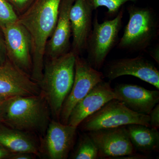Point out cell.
<instances>
[{"label": "cell", "mask_w": 159, "mask_h": 159, "mask_svg": "<svg viewBox=\"0 0 159 159\" xmlns=\"http://www.w3.org/2000/svg\"><path fill=\"white\" fill-rule=\"evenodd\" d=\"M159 47H157L155 48L154 49L153 51L150 53V55H151L152 57H153L158 64L159 63Z\"/></svg>", "instance_id": "obj_27"}, {"label": "cell", "mask_w": 159, "mask_h": 159, "mask_svg": "<svg viewBox=\"0 0 159 159\" xmlns=\"http://www.w3.org/2000/svg\"><path fill=\"white\" fill-rule=\"evenodd\" d=\"M88 132L98 149L99 158L118 159L136 153L125 126Z\"/></svg>", "instance_id": "obj_9"}, {"label": "cell", "mask_w": 159, "mask_h": 159, "mask_svg": "<svg viewBox=\"0 0 159 159\" xmlns=\"http://www.w3.org/2000/svg\"><path fill=\"white\" fill-rule=\"evenodd\" d=\"M7 59L5 36L2 29L0 28V66L3 65Z\"/></svg>", "instance_id": "obj_24"}, {"label": "cell", "mask_w": 159, "mask_h": 159, "mask_svg": "<svg viewBox=\"0 0 159 159\" xmlns=\"http://www.w3.org/2000/svg\"><path fill=\"white\" fill-rule=\"evenodd\" d=\"M61 0H35L19 16L18 21L30 35L32 48L31 77L39 83L43 77L47 44L54 33Z\"/></svg>", "instance_id": "obj_1"}, {"label": "cell", "mask_w": 159, "mask_h": 159, "mask_svg": "<svg viewBox=\"0 0 159 159\" xmlns=\"http://www.w3.org/2000/svg\"><path fill=\"white\" fill-rule=\"evenodd\" d=\"M76 56L70 51L44 61L42 78L38 84L48 103L51 116L57 121H60L63 104L74 83Z\"/></svg>", "instance_id": "obj_3"}, {"label": "cell", "mask_w": 159, "mask_h": 159, "mask_svg": "<svg viewBox=\"0 0 159 159\" xmlns=\"http://www.w3.org/2000/svg\"><path fill=\"white\" fill-rule=\"evenodd\" d=\"M41 93L39 84L14 66L8 58L0 66V102L14 97L34 96Z\"/></svg>", "instance_id": "obj_11"}, {"label": "cell", "mask_w": 159, "mask_h": 159, "mask_svg": "<svg viewBox=\"0 0 159 159\" xmlns=\"http://www.w3.org/2000/svg\"><path fill=\"white\" fill-rule=\"evenodd\" d=\"M51 110L42 93L2 102L0 123L43 137L51 122Z\"/></svg>", "instance_id": "obj_2"}, {"label": "cell", "mask_w": 159, "mask_h": 159, "mask_svg": "<svg viewBox=\"0 0 159 159\" xmlns=\"http://www.w3.org/2000/svg\"><path fill=\"white\" fill-rule=\"evenodd\" d=\"M75 0H61L54 33L49 40L45 57L53 59L70 51L71 28L70 11Z\"/></svg>", "instance_id": "obj_14"}, {"label": "cell", "mask_w": 159, "mask_h": 159, "mask_svg": "<svg viewBox=\"0 0 159 159\" xmlns=\"http://www.w3.org/2000/svg\"><path fill=\"white\" fill-rule=\"evenodd\" d=\"M36 136L0 123V145L11 153L26 152L40 156V141Z\"/></svg>", "instance_id": "obj_17"}, {"label": "cell", "mask_w": 159, "mask_h": 159, "mask_svg": "<svg viewBox=\"0 0 159 159\" xmlns=\"http://www.w3.org/2000/svg\"><path fill=\"white\" fill-rule=\"evenodd\" d=\"M71 157L74 159L99 158L98 149L88 134H84L80 136Z\"/></svg>", "instance_id": "obj_19"}, {"label": "cell", "mask_w": 159, "mask_h": 159, "mask_svg": "<svg viewBox=\"0 0 159 159\" xmlns=\"http://www.w3.org/2000/svg\"><path fill=\"white\" fill-rule=\"evenodd\" d=\"M11 152L0 145V159H10Z\"/></svg>", "instance_id": "obj_26"}, {"label": "cell", "mask_w": 159, "mask_h": 159, "mask_svg": "<svg viewBox=\"0 0 159 159\" xmlns=\"http://www.w3.org/2000/svg\"><path fill=\"white\" fill-rule=\"evenodd\" d=\"M129 137L136 150L144 152L159 150L158 129L141 124L126 125Z\"/></svg>", "instance_id": "obj_18"}, {"label": "cell", "mask_w": 159, "mask_h": 159, "mask_svg": "<svg viewBox=\"0 0 159 159\" xmlns=\"http://www.w3.org/2000/svg\"><path fill=\"white\" fill-rule=\"evenodd\" d=\"M148 116L149 117V124L151 127L155 129H158L159 128V103L157 104L152 109Z\"/></svg>", "instance_id": "obj_23"}, {"label": "cell", "mask_w": 159, "mask_h": 159, "mask_svg": "<svg viewBox=\"0 0 159 159\" xmlns=\"http://www.w3.org/2000/svg\"><path fill=\"white\" fill-rule=\"evenodd\" d=\"M19 16L6 0H0V28L2 29L18 21Z\"/></svg>", "instance_id": "obj_21"}, {"label": "cell", "mask_w": 159, "mask_h": 159, "mask_svg": "<svg viewBox=\"0 0 159 159\" xmlns=\"http://www.w3.org/2000/svg\"><path fill=\"white\" fill-rule=\"evenodd\" d=\"M1 108H2V102H0V119H1Z\"/></svg>", "instance_id": "obj_28"}, {"label": "cell", "mask_w": 159, "mask_h": 159, "mask_svg": "<svg viewBox=\"0 0 159 159\" xmlns=\"http://www.w3.org/2000/svg\"><path fill=\"white\" fill-rule=\"evenodd\" d=\"M36 156L33 154L20 152L11 154L10 159H34Z\"/></svg>", "instance_id": "obj_25"}, {"label": "cell", "mask_w": 159, "mask_h": 159, "mask_svg": "<svg viewBox=\"0 0 159 159\" xmlns=\"http://www.w3.org/2000/svg\"><path fill=\"white\" fill-rule=\"evenodd\" d=\"M102 72L94 69L84 58L76 55L74 83L63 104L60 122L67 124L74 107L88 94L95 85L103 80Z\"/></svg>", "instance_id": "obj_7"}, {"label": "cell", "mask_w": 159, "mask_h": 159, "mask_svg": "<svg viewBox=\"0 0 159 159\" xmlns=\"http://www.w3.org/2000/svg\"><path fill=\"white\" fill-rule=\"evenodd\" d=\"M123 16V10L121 9L113 19L99 23L98 14L95 15L85 51L88 53L87 61L97 70L102 67L107 55L118 42Z\"/></svg>", "instance_id": "obj_5"}, {"label": "cell", "mask_w": 159, "mask_h": 159, "mask_svg": "<svg viewBox=\"0 0 159 159\" xmlns=\"http://www.w3.org/2000/svg\"><path fill=\"white\" fill-rule=\"evenodd\" d=\"M93 10L99 7H105L108 10L107 14L110 16L118 14L120 8L129 2H135L136 0H87Z\"/></svg>", "instance_id": "obj_20"}, {"label": "cell", "mask_w": 159, "mask_h": 159, "mask_svg": "<svg viewBox=\"0 0 159 159\" xmlns=\"http://www.w3.org/2000/svg\"><path fill=\"white\" fill-rule=\"evenodd\" d=\"M87 0H75L70 11V51L80 56L85 51L87 42L93 28V11Z\"/></svg>", "instance_id": "obj_13"}, {"label": "cell", "mask_w": 159, "mask_h": 159, "mask_svg": "<svg viewBox=\"0 0 159 159\" xmlns=\"http://www.w3.org/2000/svg\"><path fill=\"white\" fill-rule=\"evenodd\" d=\"M7 58L14 66L31 77L32 48L28 31L18 21L2 29Z\"/></svg>", "instance_id": "obj_8"}, {"label": "cell", "mask_w": 159, "mask_h": 159, "mask_svg": "<svg viewBox=\"0 0 159 159\" xmlns=\"http://www.w3.org/2000/svg\"><path fill=\"white\" fill-rule=\"evenodd\" d=\"M103 74L110 81L121 76H134L159 90L158 70L152 63L142 56L111 61L105 66Z\"/></svg>", "instance_id": "obj_12"}, {"label": "cell", "mask_w": 159, "mask_h": 159, "mask_svg": "<svg viewBox=\"0 0 159 159\" xmlns=\"http://www.w3.org/2000/svg\"><path fill=\"white\" fill-rule=\"evenodd\" d=\"M127 11L129 19L117 47L128 51H145L158 34L157 16L147 7L131 6Z\"/></svg>", "instance_id": "obj_4"}, {"label": "cell", "mask_w": 159, "mask_h": 159, "mask_svg": "<svg viewBox=\"0 0 159 159\" xmlns=\"http://www.w3.org/2000/svg\"><path fill=\"white\" fill-rule=\"evenodd\" d=\"M77 127L52 119L40 142V154L50 159H66L73 149Z\"/></svg>", "instance_id": "obj_10"}, {"label": "cell", "mask_w": 159, "mask_h": 159, "mask_svg": "<svg viewBox=\"0 0 159 159\" xmlns=\"http://www.w3.org/2000/svg\"><path fill=\"white\" fill-rule=\"evenodd\" d=\"M11 5L18 16L30 8L35 0H6Z\"/></svg>", "instance_id": "obj_22"}, {"label": "cell", "mask_w": 159, "mask_h": 159, "mask_svg": "<svg viewBox=\"0 0 159 159\" xmlns=\"http://www.w3.org/2000/svg\"><path fill=\"white\" fill-rule=\"evenodd\" d=\"M134 124L151 127L149 116L131 110L118 99H114L84 119L78 127L83 131L89 132Z\"/></svg>", "instance_id": "obj_6"}, {"label": "cell", "mask_w": 159, "mask_h": 159, "mask_svg": "<svg viewBox=\"0 0 159 159\" xmlns=\"http://www.w3.org/2000/svg\"><path fill=\"white\" fill-rule=\"evenodd\" d=\"M116 99L131 110L148 115L159 102V92L129 84H118L113 88Z\"/></svg>", "instance_id": "obj_16"}, {"label": "cell", "mask_w": 159, "mask_h": 159, "mask_svg": "<svg viewBox=\"0 0 159 159\" xmlns=\"http://www.w3.org/2000/svg\"><path fill=\"white\" fill-rule=\"evenodd\" d=\"M114 99L116 98L113 88L111 87L110 81L102 80L99 82L74 107L69 117L67 124L78 128L84 119Z\"/></svg>", "instance_id": "obj_15"}]
</instances>
